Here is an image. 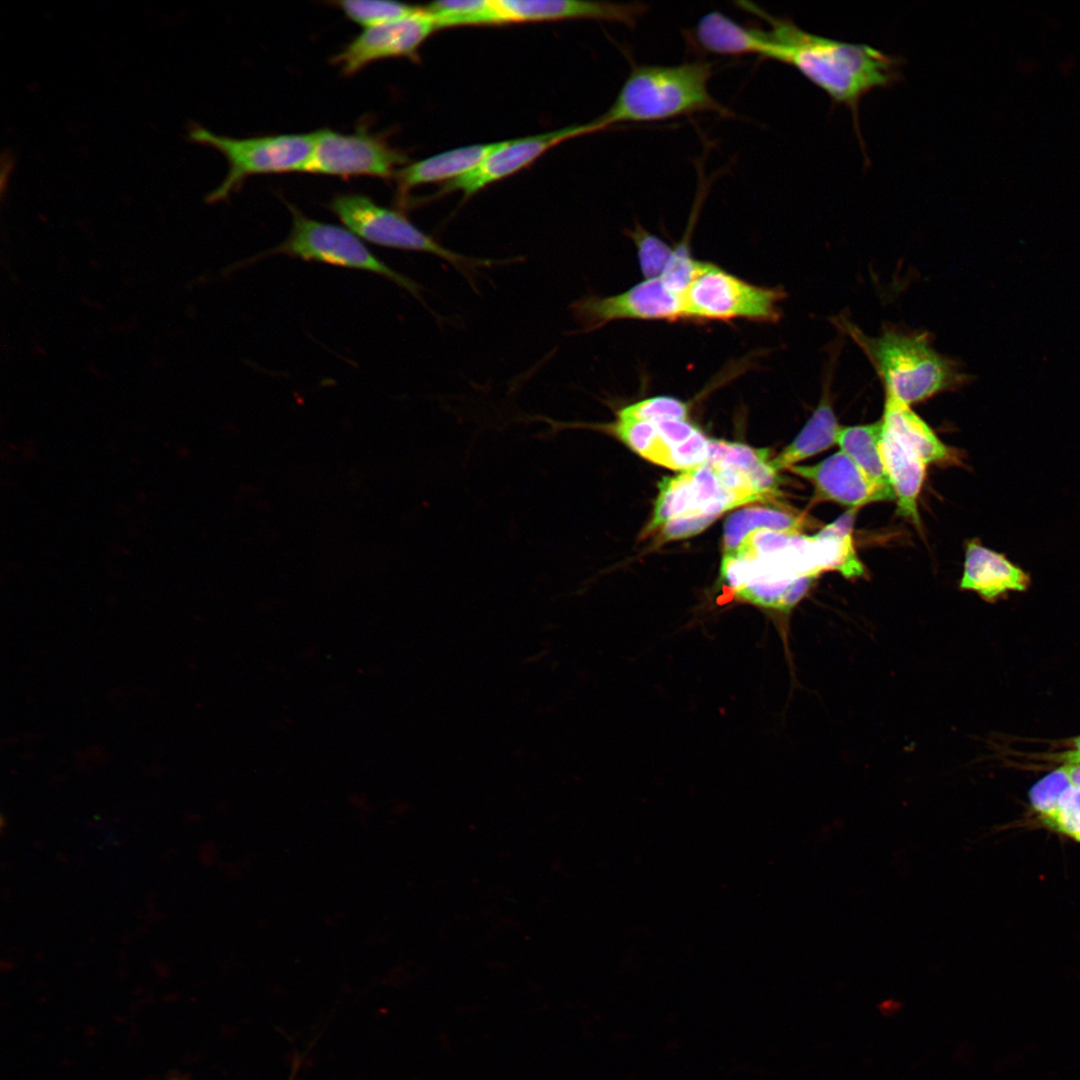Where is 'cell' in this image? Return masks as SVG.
<instances>
[{"label":"cell","instance_id":"obj_20","mask_svg":"<svg viewBox=\"0 0 1080 1080\" xmlns=\"http://www.w3.org/2000/svg\"><path fill=\"white\" fill-rule=\"evenodd\" d=\"M841 427L825 386L817 408L795 439L771 460L772 466L779 472L837 444Z\"/></svg>","mask_w":1080,"mask_h":1080},{"label":"cell","instance_id":"obj_27","mask_svg":"<svg viewBox=\"0 0 1080 1080\" xmlns=\"http://www.w3.org/2000/svg\"><path fill=\"white\" fill-rule=\"evenodd\" d=\"M628 234L636 246L643 276L646 279L660 278L673 255L674 247L639 224Z\"/></svg>","mask_w":1080,"mask_h":1080},{"label":"cell","instance_id":"obj_35","mask_svg":"<svg viewBox=\"0 0 1080 1080\" xmlns=\"http://www.w3.org/2000/svg\"><path fill=\"white\" fill-rule=\"evenodd\" d=\"M1044 760L1061 764H1080V752L1067 750L1059 753L1043 754Z\"/></svg>","mask_w":1080,"mask_h":1080},{"label":"cell","instance_id":"obj_37","mask_svg":"<svg viewBox=\"0 0 1080 1080\" xmlns=\"http://www.w3.org/2000/svg\"><path fill=\"white\" fill-rule=\"evenodd\" d=\"M1062 746L1069 747V750L1080 752V735L1063 741Z\"/></svg>","mask_w":1080,"mask_h":1080},{"label":"cell","instance_id":"obj_11","mask_svg":"<svg viewBox=\"0 0 1080 1080\" xmlns=\"http://www.w3.org/2000/svg\"><path fill=\"white\" fill-rule=\"evenodd\" d=\"M436 26L424 7L411 16L366 28L333 58L345 75H353L374 61L393 57L415 58Z\"/></svg>","mask_w":1080,"mask_h":1080},{"label":"cell","instance_id":"obj_17","mask_svg":"<svg viewBox=\"0 0 1080 1080\" xmlns=\"http://www.w3.org/2000/svg\"><path fill=\"white\" fill-rule=\"evenodd\" d=\"M498 145H468L451 149L398 169L394 175L401 201L412 188L439 181H451L475 168Z\"/></svg>","mask_w":1080,"mask_h":1080},{"label":"cell","instance_id":"obj_9","mask_svg":"<svg viewBox=\"0 0 1080 1080\" xmlns=\"http://www.w3.org/2000/svg\"><path fill=\"white\" fill-rule=\"evenodd\" d=\"M582 332L601 328L615 320L685 319L682 295L661 278L646 279L613 296L588 295L570 305Z\"/></svg>","mask_w":1080,"mask_h":1080},{"label":"cell","instance_id":"obj_33","mask_svg":"<svg viewBox=\"0 0 1080 1080\" xmlns=\"http://www.w3.org/2000/svg\"><path fill=\"white\" fill-rule=\"evenodd\" d=\"M718 516L716 514H698L671 519L655 530L658 531L657 541L663 543L699 534L711 525Z\"/></svg>","mask_w":1080,"mask_h":1080},{"label":"cell","instance_id":"obj_28","mask_svg":"<svg viewBox=\"0 0 1080 1080\" xmlns=\"http://www.w3.org/2000/svg\"><path fill=\"white\" fill-rule=\"evenodd\" d=\"M687 403L670 396H655L622 407L617 417L623 419L658 423L667 420H685Z\"/></svg>","mask_w":1080,"mask_h":1080},{"label":"cell","instance_id":"obj_8","mask_svg":"<svg viewBox=\"0 0 1080 1080\" xmlns=\"http://www.w3.org/2000/svg\"><path fill=\"white\" fill-rule=\"evenodd\" d=\"M312 154L303 172L348 178L371 176L391 178L396 168L405 164L404 152L392 147L383 136L359 127L344 134L331 129L314 132Z\"/></svg>","mask_w":1080,"mask_h":1080},{"label":"cell","instance_id":"obj_21","mask_svg":"<svg viewBox=\"0 0 1080 1080\" xmlns=\"http://www.w3.org/2000/svg\"><path fill=\"white\" fill-rule=\"evenodd\" d=\"M707 464L731 467L747 474L755 488L763 493L781 497L778 471L769 460L768 449H755L740 443L709 441Z\"/></svg>","mask_w":1080,"mask_h":1080},{"label":"cell","instance_id":"obj_1","mask_svg":"<svg viewBox=\"0 0 1080 1080\" xmlns=\"http://www.w3.org/2000/svg\"><path fill=\"white\" fill-rule=\"evenodd\" d=\"M745 10L763 18L772 43L770 59L789 64L834 101L857 112L860 99L899 77L900 60L865 44H853L809 33L788 19L774 17L749 2Z\"/></svg>","mask_w":1080,"mask_h":1080},{"label":"cell","instance_id":"obj_15","mask_svg":"<svg viewBox=\"0 0 1080 1080\" xmlns=\"http://www.w3.org/2000/svg\"><path fill=\"white\" fill-rule=\"evenodd\" d=\"M880 451L897 502L899 515L919 524L918 496L925 479L927 464L882 424Z\"/></svg>","mask_w":1080,"mask_h":1080},{"label":"cell","instance_id":"obj_30","mask_svg":"<svg viewBox=\"0 0 1080 1080\" xmlns=\"http://www.w3.org/2000/svg\"><path fill=\"white\" fill-rule=\"evenodd\" d=\"M606 431L626 444L642 457L651 451L658 439L656 425L647 421L618 418L609 425H602Z\"/></svg>","mask_w":1080,"mask_h":1080},{"label":"cell","instance_id":"obj_6","mask_svg":"<svg viewBox=\"0 0 1080 1080\" xmlns=\"http://www.w3.org/2000/svg\"><path fill=\"white\" fill-rule=\"evenodd\" d=\"M287 207L292 216L291 231L284 242L265 252V255L287 254L303 260L369 271L420 298L421 287L416 282L381 261L348 228L309 218L290 203H287Z\"/></svg>","mask_w":1080,"mask_h":1080},{"label":"cell","instance_id":"obj_26","mask_svg":"<svg viewBox=\"0 0 1080 1080\" xmlns=\"http://www.w3.org/2000/svg\"><path fill=\"white\" fill-rule=\"evenodd\" d=\"M1072 785L1058 767L1038 780L1029 790V812L1032 823L1041 827L1053 814L1064 791Z\"/></svg>","mask_w":1080,"mask_h":1080},{"label":"cell","instance_id":"obj_3","mask_svg":"<svg viewBox=\"0 0 1080 1080\" xmlns=\"http://www.w3.org/2000/svg\"><path fill=\"white\" fill-rule=\"evenodd\" d=\"M712 64L704 61L672 66L634 65L608 110L594 119L600 130L615 124L663 121L710 112H733L709 92Z\"/></svg>","mask_w":1080,"mask_h":1080},{"label":"cell","instance_id":"obj_7","mask_svg":"<svg viewBox=\"0 0 1080 1080\" xmlns=\"http://www.w3.org/2000/svg\"><path fill=\"white\" fill-rule=\"evenodd\" d=\"M330 209L359 238L400 250L434 254L455 266L465 275L476 267L488 266L489 260L469 258L453 252L417 228L400 211L375 203L362 194L334 197Z\"/></svg>","mask_w":1080,"mask_h":1080},{"label":"cell","instance_id":"obj_22","mask_svg":"<svg viewBox=\"0 0 1080 1080\" xmlns=\"http://www.w3.org/2000/svg\"><path fill=\"white\" fill-rule=\"evenodd\" d=\"M809 524L807 517L783 509L748 507L738 510L732 513L724 524V553L731 555L747 535L755 530L801 533Z\"/></svg>","mask_w":1080,"mask_h":1080},{"label":"cell","instance_id":"obj_18","mask_svg":"<svg viewBox=\"0 0 1080 1080\" xmlns=\"http://www.w3.org/2000/svg\"><path fill=\"white\" fill-rule=\"evenodd\" d=\"M882 421L842 426L837 444L860 468L874 488L879 501L895 499L880 451Z\"/></svg>","mask_w":1080,"mask_h":1080},{"label":"cell","instance_id":"obj_39","mask_svg":"<svg viewBox=\"0 0 1080 1080\" xmlns=\"http://www.w3.org/2000/svg\"><path fill=\"white\" fill-rule=\"evenodd\" d=\"M292 1080V1079H291Z\"/></svg>","mask_w":1080,"mask_h":1080},{"label":"cell","instance_id":"obj_14","mask_svg":"<svg viewBox=\"0 0 1080 1080\" xmlns=\"http://www.w3.org/2000/svg\"><path fill=\"white\" fill-rule=\"evenodd\" d=\"M1030 584L1029 573L1004 554L985 547L976 538L967 542L961 589L974 591L984 600L995 602L1009 592H1025Z\"/></svg>","mask_w":1080,"mask_h":1080},{"label":"cell","instance_id":"obj_5","mask_svg":"<svg viewBox=\"0 0 1080 1080\" xmlns=\"http://www.w3.org/2000/svg\"><path fill=\"white\" fill-rule=\"evenodd\" d=\"M785 296L782 288L751 284L705 262L682 298L688 320L774 323L781 317L780 304Z\"/></svg>","mask_w":1080,"mask_h":1080},{"label":"cell","instance_id":"obj_38","mask_svg":"<svg viewBox=\"0 0 1080 1080\" xmlns=\"http://www.w3.org/2000/svg\"><path fill=\"white\" fill-rule=\"evenodd\" d=\"M175 1080H177V1079H175Z\"/></svg>","mask_w":1080,"mask_h":1080},{"label":"cell","instance_id":"obj_31","mask_svg":"<svg viewBox=\"0 0 1080 1080\" xmlns=\"http://www.w3.org/2000/svg\"><path fill=\"white\" fill-rule=\"evenodd\" d=\"M705 262L694 259L686 242L674 247L673 255L660 277L673 291L683 295Z\"/></svg>","mask_w":1080,"mask_h":1080},{"label":"cell","instance_id":"obj_4","mask_svg":"<svg viewBox=\"0 0 1080 1080\" xmlns=\"http://www.w3.org/2000/svg\"><path fill=\"white\" fill-rule=\"evenodd\" d=\"M195 142L212 146L228 160L222 183L208 196L220 201L240 188L246 178L269 173L303 172L313 151L315 134H278L250 138L217 135L203 127L191 129Z\"/></svg>","mask_w":1080,"mask_h":1080},{"label":"cell","instance_id":"obj_12","mask_svg":"<svg viewBox=\"0 0 1080 1080\" xmlns=\"http://www.w3.org/2000/svg\"><path fill=\"white\" fill-rule=\"evenodd\" d=\"M500 25L515 22L592 19L618 22L630 28L646 14L642 3L580 0H494Z\"/></svg>","mask_w":1080,"mask_h":1080},{"label":"cell","instance_id":"obj_10","mask_svg":"<svg viewBox=\"0 0 1080 1080\" xmlns=\"http://www.w3.org/2000/svg\"><path fill=\"white\" fill-rule=\"evenodd\" d=\"M600 131L592 120L533 136L498 142L497 147L469 172L445 183L441 193L461 191L465 198L534 162L547 150L575 137Z\"/></svg>","mask_w":1080,"mask_h":1080},{"label":"cell","instance_id":"obj_23","mask_svg":"<svg viewBox=\"0 0 1080 1080\" xmlns=\"http://www.w3.org/2000/svg\"><path fill=\"white\" fill-rule=\"evenodd\" d=\"M436 29L461 25H500L494 0H444L424 7Z\"/></svg>","mask_w":1080,"mask_h":1080},{"label":"cell","instance_id":"obj_25","mask_svg":"<svg viewBox=\"0 0 1080 1080\" xmlns=\"http://www.w3.org/2000/svg\"><path fill=\"white\" fill-rule=\"evenodd\" d=\"M334 4L365 29L414 15L422 8L392 1L342 0Z\"/></svg>","mask_w":1080,"mask_h":1080},{"label":"cell","instance_id":"obj_2","mask_svg":"<svg viewBox=\"0 0 1080 1080\" xmlns=\"http://www.w3.org/2000/svg\"><path fill=\"white\" fill-rule=\"evenodd\" d=\"M834 322L871 362L885 392L908 406L959 388L969 379L957 361L934 348L928 332L888 325L870 336L841 316Z\"/></svg>","mask_w":1080,"mask_h":1080},{"label":"cell","instance_id":"obj_24","mask_svg":"<svg viewBox=\"0 0 1080 1080\" xmlns=\"http://www.w3.org/2000/svg\"><path fill=\"white\" fill-rule=\"evenodd\" d=\"M658 486L659 494L654 513L645 529L647 535L671 519L694 515L693 491L688 470L663 478Z\"/></svg>","mask_w":1080,"mask_h":1080},{"label":"cell","instance_id":"obj_34","mask_svg":"<svg viewBox=\"0 0 1080 1080\" xmlns=\"http://www.w3.org/2000/svg\"><path fill=\"white\" fill-rule=\"evenodd\" d=\"M654 424L660 439L669 446L683 443L698 430L685 420H667Z\"/></svg>","mask_w":1080,"mask_h":1080},{"label":"cell","instance_id":"obj_36","mask_svg":"<svg viewBox=\"0 0 1080 1080\" xmlns=\"http://www.w3.org/2000/svg\"><path fill=\"white\" fill-rule=\"evenodd\" d=\"M1060 767L1067 775L1070 783L1080 788V764H1062Z\"/></svg>","mask_w":1080,"mask_h":1080},{"label":"cell","instance_id":"obj_19","mask_svg":"<svg viewBox=\"0 0 1080 1080\" xmlns=\"http://www.w3.org/2000/svg\"><path fill=\"white\" fill-rule=\"evenodd\" d=\"M881 421L884 428L913 449L927 465L951 458L948 447L930 426L910 406L886 392Z\"/></svg>","mask_w":1080,"mask_h":1080},{"label":"cell","instance_id":"obj_29","mask_svg":"<svg viewBox=\"0 0 1080 1080\" xmlns=\"http://www.w3.org/2000/svg\"><path fill=\"white\" fill-rule=\"evenodd\" d=\"M1041 828L1080 843V788L1070 785Z\"/></svg>","mask_w":1080,"mask_h":1080},{"label":"cell","instance_id":"obj_16","mask_svg":"<svg viewBox=\"0 0 1080 1080\" xmlns=\"http://www.w3.org/2000/svg\"><path fill=\"white\" fill-rule=\"evenodd\" d=\"M694 36L703 50L713 54H755L770 59L772 52L767 30L745 27L717 11L709 12L699 19Z\"/></svg>","mask_w":1080,"mask_h":1080},{"label":"cell","instance_id":"obj_32","mask_svg":"<svg viewBox=\"0 0 1080 1080\" xmlns=\"http://www.w3.org/2000/svg\"><path fill=\"white\" fill-rule=\"evenodd\" d=\"M709 439L697 430L689 439L675 446L668 445L665 467L686 471L706 464L709 456Z\"/></svg>","mask_w":1080,"mask_h":1080},{"label":"cell","instance_id":"obj_13","mask_svg":"<svg viewBox=\"0 0 1080 1080\" xmlns=\"http://www.w3.org/2000/svg\"><path fill=\"white\" fill-rule=\"evenodd\" d=\"M789 469L814 486L816 501H832L850 510L879 501L863 472L841 450L817 464L794 465Z\"/></svg>","mask_w":1080,"mask_h":1080}]
</instances>
